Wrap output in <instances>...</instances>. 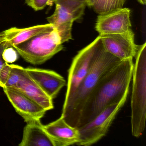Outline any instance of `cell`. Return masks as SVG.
I'll list each match as a JSON object with an SVG mask.
<instances>
[{"instance_id":"cell-17","label":"cell","mask_w":146,"mask_h":146,"mask_svg":"<svg viewBox=\"0 0 146 146\" xmlns=\"http://www.w3.org/2000/svg\"><path fill=\"white\" fill-rule=\"evenodd\" d=\"M24 69L23 67L20 66L11 64L10 74L4 88H15L19 81L21 73Z\"/></svg>"},{"instance_id":"cell-21","label":"cell","mask_w":146,"mask_h":146,"mask_svg":"<svg viewBox=\"0 0 146 146\" xmlns=\"http://www.w3.org/2000/svg\"><path fill=\"white\" fill-rule=\"evenodd\" d=\"M8 47L4 43H0V70H1L4 65L7 64L3 58V53L5 49Z\"/></svg>"},{"instance_id":"cell-20","label":"cell","mask_w":146,"mask_h":146,"mask_svg":"<svg viewBox=\"0 0 146 146\" xmlns=\"http://www.w3.org/2000/svg\"><path fill=\"white\" fill-rule=\"evenodd\" d=\"M11 64L7 63L0 70V87L4 88L11 71Z\"/></svg>"},{"instance_id":"cell-13","label":"cell","mask_w":146,"mask_h":146,"mask_svg":"<svg viewBox=\"0 0 146 146\" xmlns=\"http://www.w3.org/2000/svg\"><path fill=\"white\" fill-rule=\"evenodd\" d=\"M40 105L46 111L53 109V100L28 75L24 68L15 88Z\"/></svg>"},{"instance_id":"cell-14","label":"cell","mask_w":146,"mask_h":146,"mask_svg":"<svg viewBox=\"0 0 146 146\" xmlns=\"http://www.w3.org/2000/svg\"><path fill=\"white\" fill-rule=\"evenodd\" d=\"M54 27L52 25L48 23L24 29L11 28L0 32V43H4L8 47H13Z\"/></svg>"},{"instance_id":"cell-10","label":"cell","mask_w":146,"mask_h":146,"mask_svg":"<svg viewBox=\"0 0 146 146\" xmlns=\"http://www.w3.org/2000/svg\"><path fill=\"white\" fill-rule=\"evenodd\" d=\"M3 90L16 111L26 123L40 120L44 117L46 111L19 90L7 88Z\"/></svg>"},{"instance_id":"cell-3","label":"cell","mask_w":146,"mask_h":146,"mask_svg":"<svg viewBox=\"0 0 146 146\" xmlns=\"http://www.w3.org/2000/svg\"><path fill=\"white\" fill-rule=\"evenodd\" d=\"M131 97V132L140 137L144 132L146 117V43L138 46L135 57Z\"/></svg>"},{"instance_id":"cell-2","label":"cell","mask_w":146,"mask_h":146,"mask_svg":"<svg viewBox=\"0 0 146 146\" xmlns=\"http://www.w3.org/2000/svg\"><path fill=\"white\" fill-rule=\"evenodd\" d=\"M121 61L103 48L70 102L63 107L61 116L69 125L78 128L83 110L89 97L102 78Z\"/></svg>"},{"instance_id":"cell-9","label":"cell","mask_w":146,"mask_h":146,"mask_svg":"<svg viewBox=\"0 0 146 146\" xmlns=\"http://www.w3.org/2000/svg\"><path fill=\"white\" fill-rule=\"evenodd\" d=\"M131 11L121 8L98 16L95 29L100 35L124 34L132 31Z\"/></svg>"},{"instance_id":"cell-6","label":"cell","mask_w":146,"mask_h":146,"mask_svg":"<svg viewBox=\"0 0 146 146\" xmlns=\"http://www.w3.org/2000/svg\"><path fill=\"white\" fill-rule=\"evenodd\" d=\"M129 93L106 108L90 122L77 128L80 141L77 145L91 146L106 135L117 114L126 102Z\"/></svg>"},{"instance_id":"cell-1","label":"cell","mask_w":146,"mask_h":146,"mask_svg":"<svg viewBox=\"0 0 146 146\" xmlns=\"http://www.w3.org/2000/svg\"><path fill=\"white\" fill-rule=\"evenodd\" d=\"M133 67V59L121 60L102 78L84 106L77 128L129 92Z\"/></svg>"},{"instance_id":"cell-22","label":"cell","mask_w":146,"mask_h":146,"mask_svg":"<svg viewBox=\"0 0 146 146\" xmlns=\"http://www.w3.org/2000/svg\"><path fill=\"white\" fill-rule=\"evenodd\" d=\"M138 2L142 5H145L146 3V0H137Z\"/></svg>"},{"instance_id":"cell-18","label":"cell","mask_w":146,"mask_h":146,"mask_svg":"<svg viewBox=\"0 0 146 146\" xmlns=\"http://www.w3.org/2000/svg\"><path fill=\"white\" fill-rule=\"evenodd\" d=\"M3 57L6 63H13L18 59V53L13 47L7 48L3 52Z\"/></svg>"},{"instance_id":"cell-16","label":"cell","mask_w":146,"mask_h":146,"mask_svg":"<svg viewBox=\"0 0 146 146\" xmlns=\"http://www.w3.org/2000/svg\"><path fill=\"white\" fill-rule=\"evenodd\" d=\"M86 1L87 5L101 15L123 8L126 0H86Z\"/></svg>"},{"instance_id":"cell-11","label":"cell","mask_w":146,"mask_h":146,"mask_svg":"<svg viewBox=\"0 0 146 146\" xmlns=\"http://www.w3.org/2000/svg\"><path fill=\"white\" fill-rule=\"evenodd\" d=\"M25 71L42 90L52 99H55L62 88L66 85L61 75L51 70L27 67Z\"/></svg>"},{"instance_id":"cell-7","label":"cell","mask_w":146,"mask_h":146,"mask_svg":"<svg viewBox=\"0 0 146 146\" xmlns=\"http://www.w3.org/2000/svg\"><path fill=\"white\" fill-rule=\"evenodd\" d=\"M55 4L53 14L47 18L57 30L62 43L72 39L73 22L84 13L86 0H50L49 5Z\"/></svg>"},{"instance_id":"cell-5","label":"cell","mask_w":146,"mask_h":146,"mask_svg":"<svg viewBox=\"0 0 146 146\" xmlns=\"http://www.w3.org/2000/svg\"><path fill=\"white\" fill-rule=\"evenodd\" d=\"M103 48L99 36L91 43L80 50L74 57L68 70L67 88L63 106H66L70 102Z\"/></svg>"},{"instance_id":"cell-15","label":"cell","mask_w":146,"mask_h":146,"mask_svg":"<svg viewBox=\"0 0 146 146\" xmlns=\"http://www.w3.org/2000/svg\"><path fill=\"white\" fill-rule=\"evenodd\" d=\"M23 132V139L19 146H55L40 120L27 123Z\"/></svg>"},{"instance_id":"cell-12","label":"cell","mask_w":146,"mask_h":146,"mask_svg":"<svg viewBox=\"0 0 146 146\" xmlns=\"http://www.w3.org/2000/svg\"><path fill=\"white\" fill-rule=\"evenodd\" d=\"M43 127L55 146L77 145L80 141L78 129L69 125L62 116Z\"/></svg>"},{"instance_id":"cell-19","label":"cell","mask_w":146,"mask_h":146,"mask_svg":"<svg viewBox=\"0 0 146 146\" xmlns=\"http://www.w3.org/2000/svg\"><path fill=\"white\" fill-rule=\"evenodd\" d=\"M50 0H25V3L35 11H40L49 5Z\"/></svg>"},{"instance_id":"cell-4","label":"cell","mask_w":146,"mask_h":146,"mask_svg":"<svg viewBox=\"0 0 146 146\" xmlns=\"http://www.w3.org/2000/svg\"><path fill=\"white\" fill-rule=\"evenodd\" d=\"M28 63L40 65L64 49L55 27L13 47Z\"/></svg>"},{"instance_id":"cell-8","label":"cell","mask_w":146,"mask_h":146,"mask_svg":"<svg viewBox=\"0 0 146 146\" xmlns=\"http://www.w3.org/2000/svg\"><path fill=\"white\" fill-rule=\"evenodd\" d=\"M100 36L105 50L121 60L134 59L138 46L133 31L124 34H103Z\"/></svg>"}]
</instances>
